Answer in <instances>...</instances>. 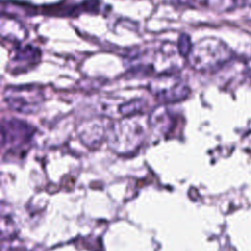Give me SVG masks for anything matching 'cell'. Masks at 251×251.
<instances>
[{
    "instance_id": "cell-1",
    "label": "cell",
    "mask_w": 251,
    "mask_h": 251,
    "mask_svg": "<svg viewBox=\"0 0 251 251\" xmlns=\"http://www.w3.org/2000/svg\"><path fill=\"white\" fill-rule=\"evenodd\" d=\"M181 56L174 45L163 44L156 48L148 47L133 51L126 58V65L130 72L143 75L176 74Z\"/></svg>"
},
{
    "instance_id": "cell-2",
    "label": "cell",
    "mask_w": 251,
    "mask_h": 251,
    "mask_svg": "<svg viewBox=\"0 0 251 251\" xmlns=\"http://www.w3.org/2000/svg\"><path fill=\"white\" fill-rule=\"evenodd\" d=\"M232 57L230 48L219 38L207 37L191 46L187 55L190 66L199 72L215 71Z\"/></svg>"
},
{
    "instance_id": "cell-3",
    "label": "cell",
    "mask_w": 251,
    "mask_h": 251,
    "mask_svg": "<svg viewBox=\"0 0 251 251\" xmlns=\"http://www.w3.org/2000/svg\"><path fill=\"white\" fill-rule=\"evenodd\" d=\"M151 93L165 104L176 103L189 95V87L177 74L156 75L149 83Z\"/></svg>"
},
{
    "instance_id": "cell-4",
    "label": "cell",
    "mask_w": 251,
    "mask_h": 251,
    "mask_svg": "<svg viewBox=\"0 0 251 251\" xmlns=\"http://www.w3.org/2000/svg\"><path fill=\"white\" fill-rule=\"evenodd\" d=\"M4 98L10 108L25 114L37 112L44 101L42 90L34 84L9 86L4 92Z\"/></svg>"
},
{
    "instance_id": "cell-5",
    "label": "cell",
    "mask_w": 251,
    "mask_h": 251,
    "mask_svg": "<svg viewBox=\"0 0 251 251\" xmlns=\"http://www.w3.org/2000/svg\"><path fill=\"white\" fill-rule=\"evenodd\" d=\"M145 135V127L140 116L132 115L118 121L112 125L109 132V139L112 146L126 142L127 146H137Z\"/></svg>"
},
{
    "instance_id": "cell-6",
    "label": "cell",
    "mask_w": 251,
    "mask_h": 251,
    "mask_svg": "<svg viewBox=\"0 0 251 251\" xmlns=\"http://www.w3.org/2000/svg\"><path fill=\"white\" fill-rule=\"evenodd\" d=\"M40 60V50L30 46L25 45L20 47L16 50L14 57L12 58L10 67L13 73L26 72L32 66L36 65Z\"/></svg>"
},
{
    "instance_id": "cell-7",
    "label": "cell",
    "mask_w": 251,
    "mask_h": 251,
    "mask_svg": "<svg viewBox=\"0 0 251 251\" xmlns=\"http://www.w3.org/2000/svg\"><path fill=\"white\" fill-rule=\"evenodd\" d=\"M176 125V117L166 107L155 109L148 121V126H150L154 130L164 133H167L169 130H171L170 128L174 127Z\"/></svg>"
},
{
    "instance_id": "cell-8",
    "label": "cell",
    "mask_w": 251,
    "mask_h": 251,
    "mask_svg": "<svg viewBox=\"0 0 251 251\" xmlns=\"http://www.w3.org/2000/svg\"><path fill=\"white\" fill-rule=\"evenodd\" d=\"M190 1L193 3L208 7L210 9L219 10V11L229 10L235 5L234 0H190Z\"/></svg>"
},
{
    "instance_id": "cell-9",
    "label": "cell",
    "mask_w": 251,
    "mask_h": 251,
    "mask_svg": "<svg viewBox=\"0 0 251 251\" xmlns=\"http://www.w3.org/2000/svg\"><path fill=\"white\" fill-rule=\"evenodd\" d=\"M235 5L240 4V5H245V6H250L251 7V0H234Z\"/></svg>"
},
{
    "instance_id": "cell-10",
    "label": "cell",
    "mask_w": 251,
    "mask_h": 251,
    "mask_svg": "<svg viewBox=\"0 0 251 251\" xmlns=\"http://www.w3.org/2000/svg\"><path fill=\"white\" fill-rule=\"evenodd\" d=\"M247 70H248V73H249V75H251V58L248 60V62H247Z\"/></svg>"
}]
</instances>
